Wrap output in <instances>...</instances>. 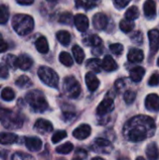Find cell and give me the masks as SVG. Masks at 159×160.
Returning a JSON list of instances; mask_svg holds the SVG:
<instances>
[{"instance_id":"cell-37","label":"cell","mask_w":159,"mask_h":160,"mask_svg":"<svg viewBox=\"0 0 159 160\" xmlns=\"http://www.w3.org/2000/svg\"><path fill=\"white\" fill-rule=\"evenodd\" d=\"M110 50H111V52H112L113 54H115V55H120V54H122L123 52H124V47H123V45L120 44V43H114V44L110 45Z\"/></svg>"},{"instance_id":"cell-2","label":"cell","mask_w":159,"mask_h":160,"mask_svg":"<svg viewBox=\"0 0 159 160\" xmlns=\"http://www.w3.org/2000/svg\"><path fill=\"white\" fill-rule=\"evenodd\" d=\"M11 24L15 32L20 36L29 34L34 28V20L26 14H17L12 18Z\"/></svg>"},{"instance_id":"cell-12","label":"cell","mask_w":159,"mask_h":160,"mask_svg":"<svg viewBox=\"0 0 159 160\" xmlns=\"http://www.w3.org/2000/svg\"><path fill=\"white\" fill-rule=\"evenodd\" d=\"M149 40H150V51L151 53L154 54L157 52L159 48V31L157 29L150 30L148 33Z\"/></svg>"},{"instance_id":"cell-26","label":"cell","mask_w":159,"mask_h":160,"mask_svg":"<svg viewBox=\"0 0 159 160\" xmlns=\"http://www.w3.org/2000/svg\"><path fill=\"white\" fill-rule=\"evenodd\" d=\"M56 38L58 39V41L64 45V46H67L70 43V39H71V36L69 34V32L66 31V30H61L59 32H57L56 34Z\"/></svg>"},{"instance_id":"cell-47","label":"cell","mask_w":159,"mask_h":160,"mask_svg":"<svg viewBox=\"0 0 159 160\" xmlns=\"http://www.w3.org/2000/svg\"><path fill=\"white\" fill-rule=\"evenodd\" d=\"M125 81L123 79H119L115 82V88L118 92H122L125 88Z\"/></svg>"},{"instance_id":"cell-53","label":"cell","mask_w":159,"mask_h":160,"mask_svg":"<svg viewBox=\"0 0 159 160\" xmlns=\"http://www.w3.org/2000/svg\"><path fill=\"white\" fill-rule=\"evenodd\" d=\"M48 1H56V0H48Z\"/></svg>"},{"instance_id":"cell-29","label":"cell","mask_w":159,"mask_h":160,"mask_svg":"<svg viewBox=\"0 0 159 160\" xmlns=\"http://www.w3.org/2000/svg\"><path fill=\"white\" fill-rule=\"evenodd\" d=\"M125 16H126V19L130 20V21H134V20L138 19V18H139V16H140L139 8H138L136 6H132V7H130V8L127 10V12H126Z\"/></svg>"},{"instance_id":"cell-11","label":"cell","mask_w":159,"mask_h":160,"mask_svg":"<svg viewBox=\"0 0 159 160\" xmlns=\"http://www.w3.org/2000/svg\"><path fill=\"white\" fill-rule=\"evenodd\" d=\"M93 25L97 30H103L108 25V17L104 13H97L93 17Z\"/></svg>"},{"instance_id":"cell-41","label":"cell","mask_w":159,"mask_h":160,"mask_svg":"<svg viewBox=\"0 0 159 160\" xmlns=\"http://www.w3.org/2000/svg\"><path fill=\"white\" fill-rule=\"evenodd\" d=\"M11 158L14 160L33 159V157L30 156V155H28V154H23V153H22V152H17V153H15V154L11 157Z\"/></svg>"},{"instance_id":"cell-35","label":"cell","mask_w":159,"mask_h":160,"mask_svg":"<svg viewBox=\"0 0 159 160\" xmlns=\"http://www.w3.org/2000/svg\"><path fill=\"white\" fill-rule=\"evenodd\" d=\"M85 40H87V44H88V45L93 46V47H97V46L101 45V43H102L101 38H100L98 36H97V35H91V36H90L87 39H85Z\"/></svg>"},{"instance_id":"cell-39","label":"cell","mask_w":159,"mask_h":160,"mask_svg":"<svg viewBox=\"0 0 159 160\" xmlns=\"http://www.w3.org/2000/svg\"><path fill=\"white\" fill-rule=\"evenodd\" d=\"M5 61L7 63V65L12 68H17V57L13 54H8L6 56L5 58Z\"/></svg>"},{"instance_id":"cell-28","label":"cell","mask_w":159,"mask_h":160,"mask_svg":"<svg viewBox=\"0 0 159 160\" xmlns=\"http://www.w3.org/2000/svg\"><path fill=\"white\" fill-rule=\"evenodd\" d=\"M16 85L22 89H25V88H28L32 85V82L31 80L27 77V76H20L16 82H15Z\"/></svg>"},{"instance_id":"cell-46","label":"cell","mask_w":159,"mask_h":160,"mask_svg":"<svg viewBox=\"0 0 159 160\" xmlns=\"http://www.w3.org/2000/svg\"><path fill=\"white\" fill-rule=\"evenodd\" d=\"M131 0H114V4H115V6L117 7V8H126L127 5H128V3L130 2Z\"/></svg>"},{"instance_id":"cell-32","label":"cell","mask_w":159,"mask_h":160,"mask_svg":"<svg viewBox=\"0 0 159 160\" xmlns=\"http://www.w3.org/2000/svg\"><path fill=\"white\" fill-rule=\"evenodd\" d=\"M15 98V93L10 87H6L1 92V98L5 101H11Z\"/></svg>"},{"instance_id":"cell-38","label":"cell","mask_w":159,"mask_h":160,"mask_svg":"<svg viewBox=\"0 0 159 160\" xmlns=\"http://www.w3.org/2000/svg\"><path fill=\"white\" fill-rule=\"evenodd\" d=\"M66 137H67V132L64 130H59L53 134V136L52 138V143H57L60 141H62L63 139H65Z\"/></svg>"},{"instance_id":"cell-51","label":"cell","mask_w":159,"mask_h":160,"mask_svg":"<svg viewBox=\"0 0 159 160\" xmlns=\"http://www.w3.org/2000/svg\"><path fill=\"white\" fill-rule=\"evenodd\" d=\"M76 6L77 7H84V3L82 0H76Z\"/></svg>"},{"instance_id":"cell-7","label":"cell","mask_w":159,"mask_h":160,"mask_svg":"<svg viewBox=\"0 0 159 160\" xmlns=\"http://www.w3.org/2000/svg\"><path fill=\"white\" fill-rule=\"evenodd\" d=\"M91 147H92V150L95 151L96 153L104 154V155L111 154V152L113 149L112 142L106 139H103V138H97L94 141Z\"/></svg>"},{"instance_id":"cell-50","label":"cell","mask_w":159,"mask_h":160,"mask_svg":"<svg viewBox=\"0 0 159 160\" xmlns=\"http://www.w3.org/2000/svg\"><path fill=\"white\" fill-rule=\"evenodd\" d=\"M20 5H32L34 3V0H16Z\"/></svg>"},{"instance_id":"cell-21","label":"cell","mask_w":159,"mask_h":160,"mask_svg":"<svg viewBox=\"0 0 159 160\" xmlns=\"http://www.w3.org/2000/svg\"><path fill=\"white\" fill-rule=\"evenodd\" d=\"M144 75H145V69L142 67L133 68L129 72V77L134 82H140Z\"/></svg>"},{"instance_id":"cell-40","label":"cell","mask_w":159,"mask_h":160,"mask_svg":"<svg viewBox=\"0 0 159 160\" xmlns=\"http://www.w3.org/2000/svg\"><path fill=\"white\" fill-rule=\"evenodd\" d=\"M72 14L69 13V12H65L63 14H61L60 18H59V22H62V23H65V24H68V23H71L72 22Z\"/></svg>"},{"instance_id":"cell-17","label":"cell","mask_w":159,"mask_h":160,"mask_svg":"<svg viewBox=\"0 0 159 160\" xmlns=\"http://www.w3.org/2000/svg\"><path fill=\"white\" fill-rule=\"evenodd\" d=\"M33 65V60L26 54H22L17 57V68L22 70H28Z\"/></svg>"},{"instance_id":"cell-4","label":"cell","mask_w":159,"mask_h":160,"mask_svg":"<svg viewBox=\"0 0 159 160\" xmlns=\"http://www.w3.org/2000/svg\"><path fill=\"white\" fill-rule=\"evenodd\" d=\"M25 100L36 112H43L49 107L43 93L38 90L29 92L25 97Z\"/></svg>"},{"instance_id":"cell-49","label":"cell","mask_w":159,"mask_h":160,"mask_svg":"<svg viewBox=\"0 0 159 160\" xmlns=\"http://www.w3.org/2000/svg\"><path fill=\"white\" fill-rule=\"evenodd\" d=\"M7 48H8L7 44L4 40H2V39L0 38V52H6V51L7 50Z\"/></svg>"},{"instance_id":"cell-44","label":"cell","mask_w":159,"mask_h":160,"mask_svg":"<svg viewBox=\"0 0 159 160\" xmlns=\"http://www.w3.org/2000/svg\"><path fill=\"white\" fill-rule=\"evenodd\" d=\"M131 39L133 40V42H134V43H137V44L142 43L143 37H142V32H136V33L131 37Z\"/></svg>"},{"instance_id":"cell-45","label":"cell","mask_w":159,"mask_h":160,"mask_svg":"<svg viewBox=\"0 0 159 160\" xmlns=\"http://www.w3.org/2000/svg\"><path fill=\"white\" fill-rule=\"evenodd\" d=\"M99 2H100V0H85L84 7L87 9H90V8H93L97 7Z\"/></svg>"},{"instance_id":"cell-5","label":"cell","mask_w":159,"mask_h":160,"mask_svg":"<svg viewBox=\"0 0 159 160\" xmlns=\"http://www.w3.org/2000/svg\"><path fill=\"white\" fill-rule=\"evenodd\" d=\"M37 75L39 79L48 86L57 88L59 84V77L57 73L48 67H40L37 69Z\"/></svg>"},{"instance_id":"cell-6","label":"cell","mask_w":159,"mask_h":160,"mask_svg":"<svg viewBox=\"0 0 159 160\" xmlns=\"http://www.w3.org/2000/svg\"><path fill=\"white\" fill-rule=\"evenodd\" d=\"M63 88H64L66 95L70 98H77L81 94L80 82L73 76L67 77L64 80Z\"/></svg>"},{"instance_id":"cell-25","label":"cell","mask_w":159,"mask_h":160,"mask_svg":"<svg viewBox=\"0 0 159 160\" xmlns=\"http://www.w3.org/2000/svg\"><path fill=\"white\" fill-rule=\"evenodd\" d=\"M146 156L149 159L155 160L159 158V149L156 143H151L146 148Z\"/></svg>"},{"instance_id":"cell-22","label":"cell","mask_w":159,"mask_h":160,"mask_svg":"<svg viewBox=\"0 0 159 160\" xmlns=\"http://www.w3.org/2000/svg\"><path fill=\"white\" fill-rule=\"evenodd\" d=\"M18 136L11 132H1L0 133V143L1 144H12L17 142Z\"/></svg>"},{"instance_id":"cell-48","label":"cell","mask_w":159,"mask_h":160,"mask_svg":"<svg viewBox=\"0 0 159 160\" xmlns=\"http://www.w3.org/2000/svg\"><path fill=\"white\" fill-rule=\"evenodd\" d=\"M7 74H8V72L7 70V68L5 66H0V77L6 79L7 77Z\"/></svg>"},{"instance_id":"cell-16","label":"cell","mask_w":159,"mask_h":160,"mask_svg":"<svg viewBox=\"0 0 159 160\" xmlns=\"http://www.w3.org/2000/svg\"><path fill=\"white\" fill-rule=\"evenodd\" d=\"M85 82H86L87 88L91 92H95L99 86V80L97 78V76L93 72H88L85 75Z\"/></svg>"},{"instance_id":"cell-31","label":"cell","mask_w":159,"mask_h":160,"mask_svg":"<svg viewBox=\"0 0 159 160\" xmlns=\"http://www.w3.org/2000/svg\"><path fill=\"white\" fill-rule=\"evenodd\" d=\"M120 29L125 33H129L134 29V22L133 21L125 19L120 22Z\"/></svg>"},{"instance_id":"cell-13","label":"cell","mask_w":159,"mask_h":160,"mask_svg":"<svg viewBox=\"0 0 159 160\" xmlns=\"http://www.w3.org/2000/svg\"><path fill=\"white\" fill-rule=\"evenodd\" d=\"M74 23L76 28L81 32H85L89 27V20L83 14H77L74 18Z\"/></svg>"},{"instance_id":"cell-23","label":"cell","mask_w":159,"mask_h":160,"mask_svg":"<svg viewBox=\"0 0 159 160\" xmlns=\"http://www.w3.org/2000/svg\"><path fill=\"white\" fill-rule=\"evenodd\" d=\"M36 48L37 50L40 52V53H47L49 52V44L48 41L46 39V38L44 37H39L37 40H36Z\"/></svg>"},{"instance_id":"cell-24","label":"cell","mask_w":159,"mask_h":160,"mask_svg":"<svg viewBox=\"0 0 159 160\" xmlns=\"http://www.w3.org/2000/svg\"><path fill=\"white\" fill-rule=\"evenodd\" d=\"M86 68L96 73H99L102 68L101 61L98 58H92L89 59L86 63Z\"/></svg>"},{"instance_id":"cell-3","label":"cell","mask_w":159,"mask_h":160,"mask_svg":"<svg viewBox=\"0 0 159 160\" xmlns=\"http://www.w3.org/2000/svg\"><path fill=\"white\" fill-rule=\"evenodd\" d=\"M0 122L7 129H17L22 128L23 119L19 113L11 110L0 108Z\"/></svg>"},{"instance_id":"cell-8","label":"cell","mask_w":159,"mask_h":160,"mask_svg":"<svg viewBox=\"0 0 159 160\" xmlns=\"http://www.w3.org/2000/svg\"><path fill=\"white\" fill-rule=\"evenodd\" d=\"M114 109V102H113V99L112 98H105L103 99L100 104L97 106V115L99 116H104L110 112H112Z\"/></svg>"},{"instance_id":"cell-14","label":"cell","mask_w":159,"mask_h":160,"mask_svg":"<svg viewBox=\"0 0 159 160\" xmlns=\"http://www.w3.org/2000/svg\"><path fill=\"white\" fill-rule=\"evenodd\" d=\"M91 134V128L88 125H81L79 126L74 131L73 136L77 140H85L87 139Z\"/></svg>"},{"instance_id":"cell-1","label":"cell","mask_w":159,"mask_h":160,"mask_svg":"<svg viewBox=\"0 0 159 160\" xmlns=\"http://www.w3.org/2000/svg\"><path fill=\"white\" fill-rule=\"evenodd\" d=\"M156 132V124L152 117L146 115H137L129 119L123 129L125 138L132 142H140Z\"/></svg>"},{"instance_id":"cell-19","label":"cell","mask_w":159,"mask_h":160,"mask_svg":"<svg viewBox=\"0 0 159 160\" xmlns=\"http://www.w3.org/2000/svg\"><path fill=\"white\" fill-rule=\"evenodd\" d=\"M143 10H144V15L152 19L156 16L157 13V4L154 0H147L144 5H143Z\"/></svg>"},{"instance_id":"cell-27","label":"cell","mask_w":159,"mask_h":160,"mask_svg":"<svg viewBox=\"0 0 159 160\" xmlns=\"http://www.w3.org/2000/svg\"><path fill=\"white\" fill-rule=\"evenodd\" d=\"M72 52L74 55V58L78 64H82L84 59V52L82 49L79 45H74L72 48Z\"/></svg>"},{"instance_id":"cell-52","label":"cell","mask_w":159,"mask_h":160,"mask_svg":"<svg viewBox=\"0 0 159 160\" xmlns=\"http://www.w3.org/2000/svg\"><path fill=\"white\" fill-rule=\"evenodd\" d=\"M157 65L159 66V58H158V60H157Z\"/></svg>"},{"instance_id":"cell-33","label":"cell","mask_w":159,"mask_h":160,"mask_svg":"<svg viewBox=\"0 0 159 160\" xmlns=\"http://www.w3.org/2000/svg\"><path fill=\"white\" fill-rule=\"evenodd\" d=\"M73 150V144L71 142H66L56 148V152L62 155H67Z\"/></svg>"},{"instance_id":"cell-18","label":"cell","mask_w":159,"mask_h":160,"mask_svg":"<svg viewBox=\"0 0 159 160\" xmlns=\"http://www.w3.org/2000/svg\"><path fill=\"white\" fill-rule=\"evenodd\" d=\"M144 58V53L140 49H131L127 54V59L130 63H141Z\"/></svg>"},{"instance_id":"cell-36","label":"cell","mask_w":159,"mask_h":160,"mask_svg":"<svg viewBox=\"0 0 159 160\" xmlns=\"http://www.w3.org/2000/svg\"><path fill=\"white\" fill-rule=\"evenodd\" d=\"M136 97H137L136 93L134 91H130V90L125 92V94H124V99H125V101H126L127 104L133 103L134 100L136 99Z\"/></svg>"},{"instance_id":"cell-30","label":"cell","mask_w":159,"mask_h":160,"mask_svg":"<svg viewBox=\"0 0 159 160\" xmlns=\"http://www.w3.org/2000/svg\"><path fill=\"white\" fill-rule=\"evenodd\" d=\"M59 61L66 67H71L73 65V59L67 52H63L59 54Z\"/></svg>"},{"instance_id":"cell-15","label":"cell","mask_w":159,"mask_h":160,"mask_svg":"<svg viewBox=\"0 0 159 160\" xmlns=\"http://www.w3.org/2000/svg\"><path fill=\"white\" fill-rule=\"evenodd\" d=\"M25 145L28 150L32 152H37L39 151L42 147V142L40 139L37 137H26L24 139Z\"/></svg>"},{"instance_id":"cell-42","label":"cell","mask_w":159,"mask_h":160,"mask_svg":"<svg viewBox=\"0 0 159 160\" xmlns=\"http://www.w3.org/2000/svg\"><path fill=\"white\" fill-rule=\"evenodd\" d=\"M86 158H87V152L85 150H83V149H77L76 150L74 158H76V159H84Z\"/></svg>"},{"instance_id":"cell-9","label":"cell","mask_w":159,"mask_h":160,"mask_svg":"<svg viewBox=\"0 0 159 160\" xmlns=\"http://www.w3.org/2000/svg\"><path fill=\"white\" fill-rule=\"evenodd\" d=\"M34 128L41 134L50 133L53 130V127H52V123L48 120H45V119H38L35 123Z\"/></svg>"},{"instance_id":"cell-20","label":"cell","mask_w":159,"mask_h":160,"mask_svg":"<svg viewBox=\"0 0 159 160\" xmlns=\"http://www.w3.org/2000/svg\"><path fill=\"white\" fill-rule=\"evenodd\" d=\"M101 65H102V68L109 72L114 71L118 68V65L111 55H106L103 61H101Z\"/></svg>"},{"instance_id":"cell-43","label":"cell","mask_w":159,"mask_h":160,"mask_svg":"<svg viewBox=\"0 0 159 160\" xmlns=\"http://www.w3.org/2000/svg\"><path fill=\"white\" fill-rule=\"evenodd\" d=\"M149 85L150 86H157L158 85L159 83V74L157 73H155L151 76V78L149 79V82H148Z\"/></svg>"},{"instance_id":"cell-54","label":"cell","mask_w":159,"mask_h":160,"mask_svg":"<svg viewBox=\"0 0 159 160\" xmlns=\"http://www.w3.org/2000/svg\"><path fill=\"white\" fill-rule=\"evenodd\" d=\"M0 38H1V35H0Z\"/></svg>"},{"instance_id":"cell-34","label":"cell","mask_w":159,"mask_h":160,"mask_svg":"<svg viewBox=\"0 0 159 160\" xmlns=\"http://www.w3.org/2000/svg\"><path fill=\"white\" fill-rule=\"evenodd\" d=\"M9 17V11L7 6L0 5V24H4L7 22Z\"/></svg>"},{"instance_id":"cell-10","label":"cell","mask_w":159,"mask_h":160,"mask_svg":"<svg viewBox=\"0 0 159 160\" xmlns=\"http://www.w3.org/2000/svg\"><path fill=\"white\" fill-rule=\"evenodd\" d=\"M145 107L150 112L159 111V96L157 94H150L145 99Z\"/></svg>"}]
</instances>
